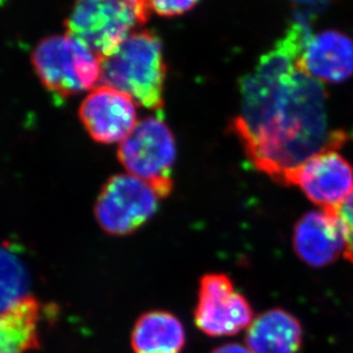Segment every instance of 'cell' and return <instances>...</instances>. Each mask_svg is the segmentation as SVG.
<instances>
[{"instance_id": "cell-1", "label": "cell", "mask_w": 353, "mask_h": 353, "mask_svg": "<svg viewBox=\"0 0 353 353\" xmlns=\"http://www.w3.org/2000/svg\"><path fill=\"white\" fill-rule=\"evenodd\" d=\"M312 37L310 24L294 20L255 69L242 77L241 105L230 123L255 169L282 186L327 148L341 150L344 131H332L323 83L301 70L299 58Z\"/></svg>"}, {"instance_id": "cell-2", "label": "cell", "mask_w": 353, "mask_h": 353, "mask_svg": "<svg viewBox=\"0 0 353 353\" xmlns=\"http://www.w3.org/2000/svg\"><path fill=\"white\" fill-rule=\"evenodd\" d=\"M100 62L101 85L130 95L137 105L157 114L163 112L167 65L162 41L155 32H133Z\"/></svg>"}, {"instance_id": "cell-3", "label": "cell", "mask_w": 353, "mask_h": 353, "mask_svg": "<svg viewBox=\"0 0 353 353\" xmlns=\"http://www.w3.org/2000/svg\"><path fill=\"white\" fill-rule=\"evenodd\" d=\"M150 10L148 0H75L65 29L101 59L143 27Z\"/></svg>"}, {"instance_id": "cell-4", "label": "cell", "mask_w": 353, "mask_h": 353, "mask_svg": "<svg viewBox=\"0 0 353 353\" xmlns=\"http://www.w3.org/2000/svg\"><path fill=\"white\" fill-rule=\"evenodd\" d=\"M31 62L43 86L58 98L91 91L100 82V58L68 34L39 41Z\"/></svg>"}, {"instance_id": "cell-5", "label": "cell", "mask_w": 353, "mask_h": 353, "mask_svg": "<svg viewBox=\"0 0 353 353\" xmlns=\"http://www.w3.org/2000/svg\"><path fill=\"white\" fill-rule=\"evenodd\" d=\"M117 157L128 174L150 183L160 199L170 195L176 139L162 116H148L138 122L136 129L119 143Z\"/></svg>"}, {"instance_id": "cell-6", "label": "cell", "mask_w": 353, "mask_h": 353, "mask_svg": "<svg viewBox=\"0 0 353 353\" xmlns=\"http://www.w3.org/2000/svg\"><path fill=\"white\" fill-rule=\"evenodd\" d=\"M160 200L146 181L130 174H116L99 194L95 218L108 234H132L157 214Z\"/></svg>"}, {"instance_id": "cell-7", "label": "cell", "mask_w": 353, "mask_h": 353, "mask_svg": "<svg viewBox=\"0 0 353 353\" xmlns=\"http://www.w3.org/2000/svg\"><path fill=\"white\" fill-rule=\"evenodd\" d=\"M194 320L209 336L236 335L248 330L254 311L248 299L236 292L232 279L224 273H210L201 279Z\"/></svg>"}, {"instance_id": "cell-8", "label": "cell", "mask_w": 353, "mask_h": 353, "mask_svg": "<svg viewBox=\"0 0 353 353\" xmlns=\"http://www.w3.org/2000/svg\"><path fill=\"white\" fill-rule=\"evenodd\" d=\"M339 150L327 148L310 157L290 181L320 209H336L353 190V165Z\"/></svg>"}, {"instance_id": "cell-9", "label": "cell", "mask_w": 353, "mask_h": 353, "mask_svg": "<svg viewBox=\"0 0 353 353\" xmlns=\"http://www.w3.org/2000/svg\"><path fill=\"white\" fill-rule=\"evenodd\" d=\"M136 102L123 92L100 85L79 107V119L97 143H122L138 124Z\"/></svg>"}, {"instance_id": "cell-10", "label": "cell", "mask_w": 353, "mask_h": 353, "mask_svg": "<svg viewBox=\"0 0 353 353\" xmlns=\"http://www.w3.org/2000/svg\"><path fill=\"white\" fill-rule=\"evenodd\" d=\"M292 245L299 259L311 268H326L344 254L343 230L335 209L303 214L296 223Z\"/></svg>"}, {"instance_id": "cell-11", "label": "cell", "mask_w": 353, "mask_h": 353, "mask_svg": "<svg viewBox=\"0 0 353 353\" xmlns=\"http://www.w3.org/2000/svg\"><path fill=\"white\" fill-rule=\"evenodd\" d=\"M299 65L319 82H345L353 76V39L340 31L319 32L310 39Z\"/></svg>"}, {"instance_id": "cell-12", "label": "cell", "mask_w": 353, "mask_h": 353, "mask_svg": "<svg viewBox=\"0 0 353 353\" xmlns=\"http://www.w3.org/2000/svg\"><path fill=\"white\" fill-rule=\"evenodd\" d=\"M302 344L299 320L278 307L255 318L245 335V345L254 353H299Z\"/></svg>"}, {"instance_id": "cell-13", "label": "cell", "mask_w": 353, "mask_h": 353, "mask_svg": "<svg viewBox=\"0 0 353 353\" xmlns=\"http://www.w3.org/2000/svg\"><path fill=\"white\" fill-rule=\"evenodd\" d=\"M186 343L183 323L167 311H150L137 320L131 335L134 353H179Z\"/></svg>"}, {"instance_id": "cell-14", "label": "cell", "mask_w": 353, "mask_h": 353, "mask_svg": "<svg viewBox=\"0 0 353 353\" xmlns=\"http://www.w3.org/2000/svg\"><path fill=\"white\" fill-rule=\"evenodd\" d=\"M39 304L28 297L0 313V353H26L39 347Z\"/></svg>"}, {"instance_id": "cell-15", "label": "cell", "mask_w": 353, "mask_h": 353, "mask_svg": "<svg viewBox=\"0 0 353 353\" xmlns=\"http://www.w3.org/2000/svg\"><path fill=\"white\" fill-rule=\"evenodd\" d=\"M28 290L27 268L13 249L0 243V313L30 297Z\"/></svg>"}, {"instance_id": "cell-16", "label": "cell", "mask_w": 353, "mask_h": 353, "mask_svg": "<svg viewBox=\"0 0 353 353\" xmlns=\"http://www.w3.org/2000/svg\"><path fill=\"white\" fill-rule=\"evenodd\" d=\"M344 235V259L353 264V190L335 209Z\"/></svg>"}, {"instance_id": "cell-17", "label": "cell", "mask_w": 353, "mask_h": 353, "mask_svg": "<svg viewBox=\"0 0 353 353\" xmlns=\"http://www.w3.org/2000/svg\"><path fill=\"white\" fill-rule=\"evenodd\" d=\"M150 10L164 17H179L193 10L200 0H148Z\"/></svg>"}, {"instance_id": "cell-18", "label": "cell", "mask_w": 353, "mask_h": 353, "mask_svg": "<svg viewBox=\"0 0 353 353\" xmlns=\"http://www.w3.org/2000/svg\"><path fill=\"white\" fill-rule=\"evenodd\" d=\"M296 7L295 17H302L309 21L310 15L323 3V0H292Z\"/></svg>"}, {"instance_id": "cell-19", "label": "cell", "mask_w": 353, "mask_h": 353, "mask_svg": "<svg viewBox=\"0 0 353 353\" xmlns=\"http://www.w3.org/2000/svg\"><path fill=\"white\" fill-rule=\"evenodd\" d=\"M211 353H254L247 345L238 343L224 344L214 349Z\"/></svg>"}]
</instances>
